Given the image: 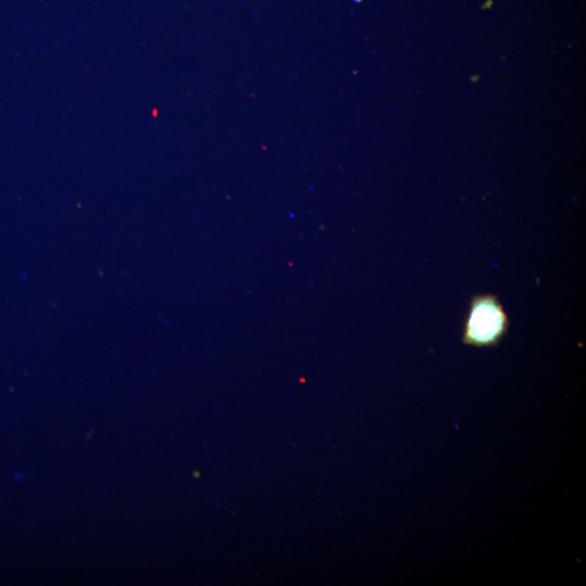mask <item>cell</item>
<instances>
[{
    "label": "cell",
    "instance_id": "cell-1",
    "mask_svg": "<svg viewBox=\"0 0 586 586\" xmlns=\"http://www.w3.org/2000/svg\"><path fill=\"white\" fill-rule=\"evenodd\" d=\"M509 329V318L496 295L472 297L463 326L462 343L473 347H494Z\"/></svg>",
    "mask_w": 586,
    "mask_h": 586
}]
</instances>
